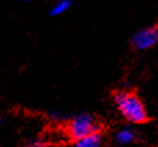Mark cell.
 I'll list each match as a JSON object with an SVG mask.
<instances>
[{
  "label": "cell",
  "mask_w": 158,
  "mask_h": 147,
  "mask_svg": "<svg viewBox=\"0 0 158 147\" xmlns=\"http://www.w3.org/2000/svg\"><path fill=\"white\" fill-rule=\"evenodd\" d=\"M24 2H29V0H24Z\"/></svg>",
  "instance_id": "obj_9"
},
{
  "label": "cell",
  "mask_w": 158,
  "mask_h": 147,
  "mask_svg": "<svg viewBox=\"0 0 158 147\" xmlns=\"http://www.w3.org/2000/svg\"><path fill=\"white\" fill-rule=\"evenodd\" d=\"M74 143L79 147H98L101 143H103V136H101V133H98V132L96 131V132H93V133H89L87 136L77 140V142H74Z\"/></svg>",
  "instance_id": "obj_4"
},
{
  "label": "cell",
  "mask_w": 158,
  "mask_h": 147,
  "mask_svg": "<svg viewBox=\"0 0 158 147\" xmlns=\"http://www.w3.org/2000/svg\"><path fill=\"white\" fill-rule=\"evenodd\" d=\"M50 118L54 121H61L63 120V114H61L60 111H57V110H54V111L50 112Z\"/></svg>",
  "instance_id": "obj_7"
},
{
  "label": "cell",
  "mask_w": 158,
  "mask_h": 147,
  "mask_svg": "<svg viewBox=\"0 0 158 147\" xmlns=\"http://www.w3.org/2000/svg\"><path fill=\"white\" fill-rule=\"evenodd\" d=\"M114 103L122 117L132 124H142L147 120V111H146L143 103L135 94L129 93L128 90L115 93Z\"/></svg>",
  "instance_id": "obj_1"
},
{
  "label": "cell",
  "mask_w": 158,
  "mask_h": 147,
  "mask_svg": "<svg viewBox=\"0 0 158 147\" xmlns=\"http://www.w3.org/2000/svg\"><path fill=\"white\" fill-rule=\"evenodd\" d=\"M135 137H136V133L131 128H123L117 133L115 140L119 145H129V143H132L135 140Z\"/></svg>",
  "instance_id": "obj_5"
},
{
  "label": "cell",
  "mask_w": 158,
  "mask_h": 147,
  "mask_svg": "<svg viewBox=\"0 0 158 147\" xmlns=\"http://www.w3.org/2000/svg\"><path fill=\"white\" fill-rule=\"evenodd\" d=\"M98 129L97 124H96L94 118L90 114H79L77 117H74L71 120V122L68 124V137L74 142L82 139V137L87 136L89 133H93Z\"/></svg>",
  "instance_id": "obj_2"
},
{
  "label": "cell",
  "mask_w": 158,
  "mask_h": 147,
  "mask_svg": "<svg viewBox=\"0 0 158 147\" xmlns=\"http://www.w3.org/2000/svg\"><path fill=\"white\" fill-rule=\"evenodd\" d=\"M158 43L157 28H144L136 32L132 38V44L136 50H147Z\"/></svg>",
  "instance_id": "obj_3"
},
{
  "label": "cell",
  "mask_w": 158,
  "mask_h": 147,
  "mask_svg": "<svg viewBox=\"0 0 158 147\" xmlns=\"http://www.w3.org/2000/svg\"><path fill=\"white\" fill-rule=\"evenodd\" d=\"M71 6H72V0H57L54 3V6L52 7V10H50V15L53 17L61 15L65 11H68L71 8Z\"/></svg>",
  "instance_id": "obj_6"
},
{
  "label": "cell",
  "mask_w": 158,
  "mask_h": 147,
  "mask_svg": "<svg viewBox=\"0 0 158 147\" xmlns=\"http://www.w3.org/2000/svg\"><path fill=\"white\" fill-rule=\"evenodd\" d=\"M28 145L29 146H42V145H44V142H42L40 139H35V140H31Z\"/></svg>",
  "instance_id": "obj_8"
}]
</instances>
